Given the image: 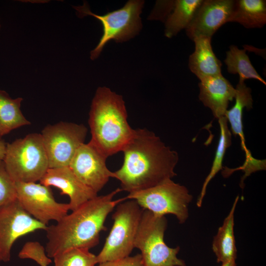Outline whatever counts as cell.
Listing matches in <instances>:
<instances>
[{
  "mask_svg": "<svg viewBox=\"0 0 266 266\" xmlns=\"http://www.w3.org/2000/svg\"><path fill=\"white\" fill-rule=\"evenodd\" d=\"M39 181L45 186L59 189L62 195H67L71 211L98 196L79 180L69 166L49 168Z\"/></svg>",
  "mask_w": 266,
  "mask_h": 266,
  "instance_id": "9a60e30c",
  "label": "cell"
},
{
  "mask_svg": "<svg viewBox=\"0 0 266 266\" xmlns=\"http://www.w3.org/2000/svg\"><path fill=\"white\" fill-rule=\"evenodd\" d=\"M98 264L97 266H145L140 254Z\"/></svg>",
  "mask_w": 266,
  "mask_h": 266,
  "instance_id": "4316f807",
  "label": "cell"
},
{
  "mask_svg": "<svg viewBox=\"0 0 266 266\" xmlns=\"http://www.w3.org/2000/svg\"><path fill=\"white\" fill-rule=\"evenodd\" d=\"M220 127V136L215 157L210 171L206 177L197 201V206L200 207L206 194V188L210 181L223 168L222 163L226 151L232 144V133L229 129L226 116L218 119Z\"/></svg>",
  "mask_w": 266,
  "mask_h": 266,
  "instance_id": "7402d4cb",
  "label": "cell"
},
{
  "mask_svg": "<svg viewBox=\"0 0 266 266\" xmlns=\"http://www.w3.org/2000/svg\"><path fill=\"white\" fill-rule=\"evenodd\" d=\"M202 0H174L172 9L165 20V36L171 38L186 29Z\"/></svg>",
  "mask_w": 266,
  "mask_h": 266,
  "instance_id": "44dd1931",
  "label": "cell"
},
{
  "mask_svg": "<svg viewBox=\"0 0 266 266\" xmlns=\"http://www.w3.org/2000/svg\"><path fill=\"white\" fill-rule=\"evenodd\" d=\"M3 161L15 182L40 181L49 169L41 133H31L7 143Z\"/></svg>",
  "mask_w": 266,
  "mask_h": 266,
  "instance_id": "277c9868",
  "label": "cell"
},
{
  "mask_svg": "<svg viewBox=\"0 0 266 266\" xmlns=\"http://www.w3.org/2000/svg\"><path fill=\"white\" fill-rule=\"evenodd\" d=\"M47 226L39 222L23 208L15 200L0 207V259L8 262L11 250L19 237L39 230H46Z\"/></svg>",
  "mask_w": 266,
  "mask_h": 266,
  "instance_id": "8fae6325",
  "label": "cell"
},
{
  "mask_svg": "<svg viewBox=\"0 0 266 266\" xmlns=\"http://www.w3.org/2000/svg\"><path fill=\"white\" fill-rule=\"evenodd\" d=\"M239 200L237 196L231 209L219 228L212 243V249L218 263L237 258V249L234 234V212Z\"/></svg>",
  "mask_w": 266,
  "mask_h": 266,
  "instance_id": "ac0fdd59",
  "label": "cell"
},
{
  "mask_svg": "<svg viewBox=\"0 0 266 266\" xmlns=\"http://www.w3.org/2000/svg\"><path fill=\"white\" fill-rule=\"evenodd\" d=\"M211 38L198 36L194 39L195 48L189 58V67L200 79L222 74L221 61L213 51Z\"/></svg>",
  "mask_w": 266,
  "mask_h": 266,
  "instance_id": "e0dca14e",
  "label": "cell"
},
{
  "mask_svg": "<svg viewBox=\"0 0 266 266\" xmlns=\"http://www.w3.org/2000/svg\"><path fill=\"white\" fill-rule=\"evenodd\" d=\"M173 2L174 0L158 1L151 15L150 19L165 21L172 9Z\"/></svg>",
  "mask_w": 266,
  "mask_h": 266,
  "instance_id": "83f0119b",
  "label": "cell"
},
{
  "mask_svg": "<svg viewBox=\"0 0 266 266\" xmlns=\"http://www.w3.org/2000/svg\"><path fill=\"white\" fill-rule=\"evenodd\" d=\"M126 200H133L143 209L153 214L174 215L180 224L185 223L189 216V206L193 196L188 188L167 180L145 190L129 193Z\"/></svg>",
  "mask_w": 266,
  "mask_h": 266,
  "instance_id": "ba28073f",
  "label": "cell"
},
{
  "mask_svg": "<svg viewBox=\"0 0 266 266\" xmlns=\"http://www.w3.org/2000/svg\"><path fill=\"white\" fill-rule=\"evenodd\" d=\"M219 266H237V265L236 260H232L222 263Z\"/></svg>",
  "mask_w": 266,
  "mask_h": 266,
  "instance_id": "f546056e",
  "label": "cell"
},
{
  "mask_svg": "<svg viewBox=\"0 0 266 266\" xmlns=\"http://www.w3.org/2000/svg\"><path fill=\"white\" fill-rule=\"evenodd\" d=\"M117 188L105 195L97 196L66 215L54 225L47 226L48 241L45 247L51 258L67 249L81 248L90 249L98 245L100 234L106 231L104 223L108 214L126 197L114 200L121 192Z\"/></svg>",
  "mask_w": 266,
  "mask_h": 266,
  "instance_id": "7a4b0ae2",
  "label": "cell"
},
{
  "mask_svg": "<svg viewBox=\"0 0 266 266\" xmlns=\"http://www.w3.org/2000/svg\"><path fill=\"white\" fill-rule=\"evenodd\" d=\"M83 124L61 121L46 125L41 131L49 168L68 166L87 136Z\"/></svg>",
  "mask_w": 266,
  "mask_h": 266,
  "instance_id": "9c48e42d",
  "label": "cell"
},
{
  "mask_svg": "<svg viewBox=\"0 0 266 266\" xmlns=\"http://www.w3.org/2000/svg\"><path fill=\"white\" fill-rule=\"evenodd\" d=\"M233 0H203L186 29L188 37H212L224 24L229 22Z\"/></svg>",
  "mask_w": 266,
  "mask_h": 266,
  "instance_id": "5bb4252c",
  "label": "cell"
},
{
  "mask_svg": "<svg viewBox=\"0 0 266 266\" xmlns=\"http://www.w3.org/2000/svg\"><path fill=\"white\" fill-rule=\"evenodd\" d=\"M119 203L112 214L111 230L102 249L97 255L98 264L130 256L134 248V241L143 209L133 200Z\"/></svg>",
  "mask_w": 266,
  "mask_h": 266,
  "instance_id": "52a82bcc",
  "label": "cell"
},
{
  "mask_svg": "<svg viewBox=\"0 0 266 266\" xmlns=\"http://www.w3.org/2000/svg\"><path fill=\"white\" fill-rule=\"evenodd\" d=\"M7 144L3 140H0V159L3 160L4 158Z\"/></svg>",
  "mask_w": 266,
  "mask_h": 266,
  "instance_id": "f1b7e54d",
  "label": "cell"
},
{
  "mask_svg": "<svg viewBox=\"0 0 266 266\" xmlns=\"http://www.w3.org/2000/svg\"><path fill=\"white\" fill-rule=\"evenodd\" d=\"M1 138H2V137H1V135H0V139H2Z\"/></svg>",
  "mask_w": 266,
  "mask_h": 266,
  "instance_id": "1f68e13d",
  "label": "cell"
},
{
  "mask_svg": "<svg viewBox=\"0 0 266 266\" xmlns=\"http://www.w3.org/2000/svg\"><path fill=\"white\" fill-rule=\"evenodd\" d=\"M143 4V0H130L122 8L102 15L93 13L86 2L82 5L73 6L79 17L92 16L102 25V35L97 45L90 52L92 60L99 57L104 46L110 40H114L116 42L126 41L139 33L142 27L140 15Z\"/></svg>",
  "mask_w": 266,
  "mask_h": 266,
  "instance_id": "5b68a950",
  "label": "cell"
},
{
  "mask_svg": "<svg viewBox=\"0 0 266 266\" xmlns=\"http://www.w3.org/2000/svg\"><path fill=\"white\" fill-rule=\"evenodd\" d=\"M0 262H1V260H0Z\"/></svg>",
  "mask_w": 266,
  "mask_h": 266,
  "instance_id": "d6a6232c",
  "label": "cell"
},
{
  "mask_svg": "<svg viewBox=\"0 0 266 266\" xmlns=\"http://www.w3.org/2000/svg\"><path fill=\"white\" fill-rule=\"evenodd\" d=\"M127 117L121 96L105 87L97 89L89 113L90 141L106 157L122 151L132 137L134 129Z\"/></svg>",
  "mask_w": 266,
  "mask_h": 266,
  "instance_id": "3957f363",
  "label": "cell"
},
{
  "mask_svg": "<svg viewBox=\"0 0 266 266\" xmlns=\"http://www.w3.org/2000/svg\"><path fill=\"white\" fill-rule=\"evenodd\" d=\"M22 97L12 99L5 91L0 90V135L1 137L12 131L31 122L21 110Z\"/></svg>",
  "mask_w": 266,
  "mask_h": 266,
  "instance_id": "ffe728a7",
  "label": "cell"
},
{
  "mask_svg": "<svg viewBox=\"0 0 266 266\" xmlns=\"http://www.w3.org/2000/svg\"><path fill=\"white\" fill-rule=\"evenodd\" d=\"M167 227L165 216L143 210L134 241V248L141 252L145 266H186L177 257L180 248L168 246L164 241Z\"/></svg>",
  "mask_w": 266,
  "mask_h": 266,
  "instance_id": "8992f818",
  "label": "cell"
},
{
  "mask_svg": "<svg viewBox=\"0 0 266 266\" xmlns=\"http://www.w3.org/2000/svg\"><path fill=\"white\" fill-rule=\"evenodd\" d=\"M224 62L229 73L239 75V79H255L266 85L265 80L258 74L252 65L246 49H239L236 46L231 45L226 52Z\"/></svg>",
  "mask_w": 266,
  "mask_h": 266,
  "instance_id": "603a6c76",
  "label": "cell"
},
{
  "mask_svg": "<svg viewBox=\"0 0 266 266\" xmlns=\"http://www.w3.org/2000/svg\"><path fill=\"white\" fill-rule=\"evenodd\" d=\"M107 157L91 141L77 150L69 167L85 185L97 194L106 184L114 172L106 166Z\"/></svg>",
  "mask_w": 266,
  "mask_h": 266,
  "instance_id": "7c38bea8",
  "label": "cell"
},
{
  "mask_svg": "<svg viewBox=\"0 0 266 266\" xmlns=\"http://www.w3.org/2000/svg\"><path fill=\"white\" fill-rule=\"evenodd\" d=\"M0 27H1V23H0Z\"/></svg>",
  "mask_w": 266,
  "mask_h": 266,
  "instance_id": "4dcf8cb0",
  "label": "cell"
},
{
  "mask_svg": "<svg viewBox=\"0 0 266 266\" xmlns=\"http://www.w3.org/2000/svg\"><path fill=\"white\" fill-rule=\"evenodd\" d=\"M54 266H96L97 256L86 248L67 249L53 257Z\"/></svg>",
  "mask_w": 266,
  "mask_h": 266,
  "instance_id": "cb8c5ba5",
  "label": "cell"
},
{
  "mask_svg": "<svg viewBox=\"0 0 266 266\" xmlns=\"http://www.w3.org/2000/svg\"><path fill=\"white\" fill-rule=\"evenodd\" d=\"M235 89V103L232 108L228 109L225 116L230 125L232 133L234 136L239 137L241 149L245 152V161L238 169L242 170L244 176H249L254 172L264 170L266 166L265 161L255 159L252 156L246 147L243 131V110L244 108L248 110L253 107L251 89L246 86L244 81L240 80H239Z\"/></svg>",
  "mask_w": 266,
  "mask_h": 266,
  "instance_id": "4fadbf2b",
  "label": "cell"
},
{
  "mask_svg": "<svg viewBox=\"0 0 266 266\" xmlns=\"http://www.w3.org/2000/svg\"><path fill=\"white\" fill-rule=\"evenodd\" d=\"M15 184L17 200L28 214L43 224L58 222L68 214V203L57 202L50 187L35 182Z\"/></svg>",
  "mask_w": 266,
  "mask_h": 266,
  "instance_id": "30bf717a",
  "label": "cell"
},
{
  "mask_svg": "<svg viewBox=\"0 0 266 266\" xmlns=\"http://www.w3.org/2000/svg\"><path fill=\"white\" fill-rule=\"evenodd\" d=\"M229 22H237L248 29L263 27L266 23V0H234Z\"/></svg>",
  "mask_w": 266,
  "mask_h": 266,
  "instance_id": "d6986e66",
  "label": "cell"
},
{
  "mask_svg": "<svg viewBox=\"0 0 266 266\" xmlns=\"http://www.w3.org/2000/svg\"><path fill=\"white\" fill-rule=\"evenodd\" d=\"M122 151L123 165L114 172L122 191L130 193L145 190L176 175L174 169L179 161L177 152L147 129H134Z\"/></svg>",
  "mask_w": 266,
  "mask_h": 266,
  "instance_id": "6da1fadb",
  "label": "cell"
},
{
  "mask_svg": "<svg viewBox=\"0 0 266 266\" xmlns=\"http://www.w3.org/2000/svg\"><path fill=\"white\" fill-rule=\"evenodd\" d=\"M16 199L15 182L8 174L3 160L0 159V207Z\"/></svg>",
  "mask_w": 266,
  "mask_h": 266,
  "instance_id": "484cf974",
  "label": "cell"
},
{
  "mask_svg": "<svg viewBox=\"0 0 266 266\" xmlns=\"http://www.w3.org/2000/svg\"><path fill=\"white\" fill-rule=\"evenodd\" d=\"M199 83V98L218 119L225 116L230 102L235 98V89L222 74L202 78Z\"/></svg>",
  "mask_w": 266,
  "mask_h": 266,
  "instance_id": "2e32d148",
  "label": "cell"
},
{
  "mask_svg": "<svg viewBox=\"0 0 266 266\" xmlns=\"http://www.w3.org/2000/svg\"><path fill=\"white\" fill-rule=\"evenodd\" d=\"M45 247L38 241H28L23 246L18 254L20 259H30L40 266H48L52 260L46 254Z\"/></svg>",
  "mask_w": 266,
  "mask_h": 266,
  "instance_id": "d4e9b609",
  "label": "cell"
}]
</instances>
